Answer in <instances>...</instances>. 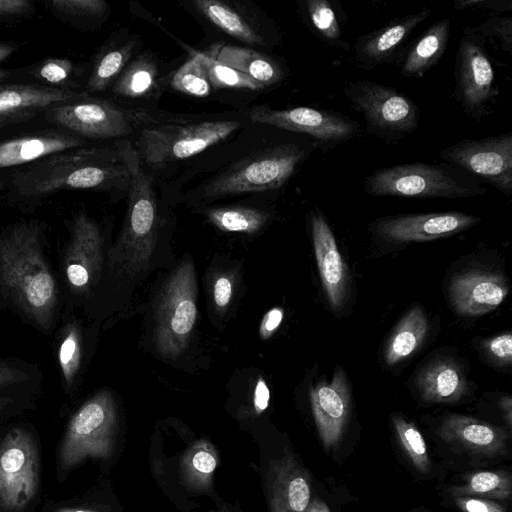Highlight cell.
Listing matches in <instances>:
<instances>
[{
    "instance_id": "cell-1",
    "label": "cell",
    "mask_w": 512,
    "mask_h": 512,
    "mask_svg": "<svg viewBox=\"0 0 512 512\" xmlns=\"http://www.w3.org/2000/svg\"><path fill=\"white\" fill-rule=\"evenodd\" d=\"M132 142L121 139L105 147L54 154L14 176L16 191L39 196L62 189L128 192L140 166Z\"/></svg>"
},
{
    "instance_id": "cell-2",
    "label": "cell",
    "mask_w": 512,
    "mask_h": 512,
    "mask_svg": "<svg viewBox=\"0 0 512 512\" xmlns=\"http://www.w3.org/2000/svg\"><path fill=\"white\" fill-rule=\"evenodd\" d=\"M0 285L22 313L50 331L58 307V287L42 250L39 228L14 226L0 239Z\"/></svg>"
},
{
    "instance_id": "cell-3",
    "label": "cell",
    "mask_w": 512,
    "mask_h": 512,
    "mask_svg": "<svg viewBox=\"0 0 512 512\" xmlns=\"http://www.w3.org/2000/svg\"><path fill=\"white\" fill-rule=\"evenodd\" d=\"M316 149L311 139L274 144L233 163L201 187L204 199L278 190Z\"/></svg>"
},
{
    "instance_id": "cell-4",
    "label": "cell",
    "mask_w": 512,
    "mask_h": 512,
    "mask_svg": "<svg viewBox=\"0 0 512 512\" xmlns=\"http://www.w3.org/2000/svg\"><path fill=\"white\" fill-rule=\"evenodd\" d=\"M118 432L117 407L112 394L101 390L69 418L56 451L59 483L89 459L106 461L113 455Z\"/></svg>"
},
{
    "instance_id": "cell-5",
    "label": "cell",
    "mask_w": 512,
    "mask_h": 512,
    "mask_svg": "<svg viewBox=\"0 0 512 512\" xmlns=\"http://www.w3.org/2000/svg\"><path fill=\"white\" fill-rule=\"evenodd\" d=\"M370 196L458 199L483 195L480 181L449 163H407L383 167L366 176Z\"/></svg>"
},
{
    "instance_id": "cell-6",
    "label": "cell",
    "mask_w": 512,
    "mask_h": 512,
    "mask_svg": "<svg viewBox=\"0 0 512 512\" xmlns=\"http://www.w3.org/2000/svg\"><path fill=\"white\" fill-rule=\"evenodd\" d=\"M42 449L32 427L0 430V512H36L42 503Z\"/></svg>"
},
{
    "instance_id": "cell-7",
    "label": "cell",
    "mask_w": 512,
    "mask_h": 512,
    "mask_svg": "<svg viewBox=\"0 0 512 512\" xmlns=\"http://www.w3.org/2000/svg\"><path fill=\"white\" fill-rule=\"evenodd\" d=\"M240 122L231 119L154 120L132 143L142 166L162 167L189 159L233 134Z\"/></svg>"
},
{
    "instance_id": "cell-8",
    "label": "cell",
    "mask_w": 512,
    "mask_h": 512,
    "mask_svg": "<svg viewBox=\"0 0 512 512\" xmlns=\"http://www.w3.org/2000/svg\"><path fill=\"white\" fill-rule=\"evenodd\" d=\"M121 234L109 252V267L129 277L149 265L158 236V202L153 179L140 164L128 192Z\"/></svg>"
},
{
    "instance_id": "cell-9",
    "label": "cell",
    "mask_w": 512,
    "mask_h": 512,
    "mask_svg": "<svg viewBox=\"0 0 512 512\" xmlns=\"http://www.w3.org/2000/svg\"><path fill=\"white\" fill-rule=\"evenodd\" d=\"M197 274L185 258L163 282L154 309V342L166 358H177L186 349L197 318Z\"/></svg>"
},
{
    "instance_id": "cell-10",
    "label": "cell",
    "mask_w": 512,
    "mask_h": 512,
    "mask_svg": "<svg viewBox=\"0 0 512 512\" xmlns=\"http://www.w3.org/2000/svg\"><path fill=\"white\" fill-rule=\"evenodd\" d=\"M344 94L350 107L363 116L369 135L393 143L419 127L418 105L393 87L365 79L347 81Z\"/></svg>"
},
{
    "instance_id": "cell-11",
    "label": "cell",
    "mask_w": 512,
    "mask_h": 512,
    "mask_svg": "<svg viewBox=\"0 0 512 512\" xmlns=\"http://www.w3.org/2000/svg\"><path fill=\"white\" fill-rule=\"evenodd\" d=\"M485 44L466 27L455 55L453 97L464 114L475 121L493 114L500 93Z\"/></svg>"
},
{
    "instance_id": "cell-12",
    "label": "cell",
    "mask_w": 512,
    "mask_h": 512,
    "mask_svg": "<svg viewBox=\"0 0 512 512\" xmlns=\"http://www.w3.org/2000/svg\"><path fill=\"white\" fill-rule=\"evenodd\" d=\"M52 119L76 134L94 139L124 138L137 134L155 119L140 107L125 108L114 102L82 97L52 109Z\"/></svg>"
},
{
    "instance_id": "cell-13",
    "label": "cell",
    "mask_w": 512,
    "mask_h": 512,
    "mask_svg": "<svg viewBox=\"0 0 512 512\" xmlns=\"http://www.w3.org/2000/svg\"><path fill=\"white\" fill-rule=\"evenodd\" d=\"M254 123L308 136L316 149L327 153L357 136L360 125L339 112L311 107L272 109L256 106L249 112Z\"/></svg>"
},
{
    "instance_id": "cell-14",
    "label": "cell",
    "mask_w": 512,
    "mask_h": 512,
    "mask_svg": "<svg viewBox=\"0 0 512 512\" xmlns=\"http://www.w3.org/2000/svg\"><path fill=\"white\" fill-rule=\"evenodd\" d=\"M439 156L480 178L506 196L512 193V132L482 139H464L440 151Z\"/></svg>"
},
{
    "instance_id": "cell-15",
    "label": "cell",
    "mask_w": 512,
    "mask_h": 512,
    "mask_svg": "<svg viewBox=\"0 0 512 512\" xmlns=\"http://www.w3.org/2000/svg\"><path fill=\"white\" fill-rule=\"evenodd\" d=\"M103 238L96 222L78 214L70 228L64 272L70 290L85 294L97 284L103 266Z\"/></svg>"
},
{
    "instance_id": "cell-16",
    "label": "cell",
    "mask_w": 512,
    "mask_h": 512,
    "mask_svg": "<svg viewBox=\"0 0 512 512\" xmlns=\"http://www.w3.org/2000/svg\"><path fill=\"white\" fill-rule=\"evenodd\" d=\"M481 222V218L461 212L398 214L373 223L374 232L395 243L426 241L450 236Z\"/></svg>"
},
{
    "instance_id": "cell-17",
    "label": "cell",
    "mask_w": 512,
    "mask_h": 512,
    "mask_svg": "<svg viewBox=\"0 0 512 512\" xmlns=\"http://www.w3.org/2000/svg\"><path fill=\"white\" fill-rule=\"evenodd\" d=\"M432 12L433 9L427 7L397 17L384 26L359 36L351 47L355 66L371 71L381 65L396 63L408 37Z\"/></svg>"
},
{
    "instance_id": "cell-18",
    "label": "cell",
    "mask_w": 512,
    "mask_h": 512,
    "mask_svg": "<svg viewBox=\"0 0 512 512\" xmlns=\"http://www.w3.org/2000/svg\"><path fill=\"white\" fill-rule=\"evenodd\" d=\"M315 424L324 448L334 449L340 442L351 407V397L345 373L335 371L330 382H319L310 391Z\"/></svg>"
},
{
    "instance_id": "cell-19",
    "label": "cell",
    "mask_w": 512,
    "mask_h": 512,
    "mask_svg": "<svg viewBox=\"0 0 512 512\" xmlns=\"http://www.w3.org/2000/svg\"><path fill=\"white\" fill-rule=\"evenodd\" d=\"M266 485L271 512H305L311 501L308 473L287 450L269 461Z\"/></svg>"
},
{
    "instance_id": "cell-20",
    "label": "cell",
    "mask_w": 512,
    "mask_h": 512,
    "mask_svg": "<svg viewBox=\"0 0 512 512\" xmlns=\"http://www.w3.org/2000/svg\"><path fill=\"white\" fill-rule=\"evenodd\" d=\"M437 434L446 443L471 454L496 457L507 453V432L473 417L450 414L443 419Z\"/></svg>"
},
{
    "instance_id": "cell-21",
    "label": "cell",
    "mask_w": 512,
    "mask_h": 512,
    "mask_svg": "<svg viewBox=\"0 0 512 512\" xmlns=\"http://www.w3.org/2000/svg\"><path fill=\"white\" fill-rule=\"evenodd\" d=\"M313 246L323 288L330 306L339 310L347 295V274L333 232L318 210L310 217Z\"/></svg>"
},
{
    "instance_id": "cell-22",
    "label": "cell",
    "mask_w": 512,
    "mask_h": 512,
    "mask_svg": "<svg viewBox=\"0 0 512 512\" xmlns=\"http://www.w3.org/2000/svg\"><path fill=\"white\" fill-rule=\"evenodd\" d=\"M508 293L505 278L488 272H468L454 278L450 298L464 316H480L498 307Z\"/></svg>"
},
{
    "instance_id": "cell-23",
    "label": "cell",
    "mask_w": 512,
    "mask_h": 512,
    "mask_svg": "<svg viewBox=\"0 0 512 512\" xmlns=\"http://www.w3.org/2000/svg\"><path fill=\"white\" fill-rule=\"evenodd\" d=\"M78 95L69 90L39 85L0 88V124L25 120L54 105L70 102Z\"/></svg>"
},
{
    "instance_id": "cell-24",
    "label": "cell",
    "mask_w": 512,
    "mask_h": 512,
    "mask_svg": "<svg viewBox=\"0 0 512 512\" xmlns=\"http://www.w3.org/2000/svg\"><path fill=\"white\" fill-rule=\"evenodd\" d=\"M85 144L82 138L63 133H41L0 143V168L45 158Z\"/></svg>"
},
{
    "instance_id": "cell-25",
    "label": "cell",
    "mask_w": 512,
    "mask_h": 512,
    "mask_svg": "<svg viewBox=\"0 0 512 512\" xmlns=\"http://www.w3.org/2000/svg\"><path fill=\"white\" fill-rule=\"evenodd\" d=\"M450 19L442 18L429 26L399 59L405 77H422L443 57L450 37Z\"/></svg>"
},
{
    "instance_id": "cell-26",
    "label": "cell",
    "mask_w": 512,
    "mask_h": 512,
    "mask_svg": "<svg viewBox=\"0 0 512 512\" xmlns=\"http://www.w3.org/2000/svg\"><path fill=\"white\" fill-rule=\"evenodd\" d=\"M209 52L217 61L246 74L265 88L280 83L287 76L283 63L252 48L217 45Z\"/></svg>"
},
{
    "instance_id": "cell-27",
    "label": "cell",
    "mask_w": 512,
    "mask_h": 512,
    "mask_svg": "<svg viewBox=\"0 0 512 512\" xmlns=\"http://www.w3.org/2000/svg\"><path fill=\"white\" fill-rule=\"evenodd\" d=\"M417 387L425 402L452 403L466 393L467 381L456 363L438 360L421 370Z\"/></svg>"
},
{
    "instance_id": "cell-28",
    "label": "cell",
    "mask_w": 512,
    "mask_h": 512,
    "mask_svg": "<svg viewBox=\"0 0 512 512\" xmlns=\"http://www.w3.org/2000/svg\"><path fill=\"white\" fill-rule=\"evenodd\" d=\"M159 68L149 52L133 57L111 86L115 95L129 100L155 96L160 88Z\"/></svg>"
},
{
    "instance_id": "cell-29",
    "label": "cell",
    "mask_w": 512,
    "mask_h": 512,
    "mask_svg": "<svg viewBox=\"0 0 512 512\" xmlns=\"http://www.w3.org/2000/svg\"><path fill=\"white\" fill-rule=\"evenodd\" d=\"M193 4L197 11L226 34L250 45L265 44L266 40L258 26L240 9L219 0H196Z\"/></svg>"
},
{
    "instance_id": "cell-30",
    "label": "cell",
    "mask_w": 512,
    "mask_h": 512,
    "mask_svg": "<svg viewBox=\"0 0 512 512\" xmlns=\"http://www.w3.org/2000/svg\"><path fill=\"white\" fill-rule=\"evenodd\" d=\"M338 2L331 0H305L302 3V15L311 32L325 45L344 51L351 46L344 38L342 23L344 12Z\"/></svg>"
},
{
    "instance_id": "cell-31",
    "label": "cell",
    "mask_w": 512,
    "mask_h": 512,
    "mask_svg": "<svg viewBox=\"0 0 512 512\" xmlns=\"http://www.w3.org/2000/svg\"><path fill=\"white\" fill-rule=\"evenodd\" d=\"M427 331V316L422 307L415 306L392 332L384 354L386 364L394 365L410 357L424 341Z\"/></svg>"
},
{
    "instance_id": "cell-32",
    "label": "cell",
    "mask_w": 512,
    "mask_h": 512,
    "mask_svg": "<svg viewBox=\"0 0 512 512\" xmlns=\"http://www.w3.org/2000/svg\"><path fill=\"white\" fill-rule=\"evenodd\" d=\"M137 40L129 38L106 48L96 59L87 88L90 92H100L111 87L123 69L133 58Z\"/></svg>"
},
{
    "instance_id": "cell-33",
    "label": "cell",
    "mask_w": 512,
    "mask_h": 512,
    "mask_svg": "<svg viewBox=\"0 0 512 512\" xmlns=\"http://www.w3.org/2000/svg\"><path fill=\"white\" fill-rule=\"evenodd\" d=\"M217 464L218 455L215 448L207 441L195 442L181 460L183 481L193 490L204 491L211 485Z\"/></svg>"
},
{
    "instance_id": "cell-34",
    "label": "cell",
    "mask_w": 512,
    "mask_h": 512,
    "mask_svg": "<svg viewBox=\"0 0 512 512\" xmlns=\"http://www.w3.org/2000/svg\"><path fill=\"white\" fill-rule=\"evenodd\" d=\"M207 219L219 230L252 234L268 222L266 211L246 206H221L205 210Z\"/></svg>"
},
{
    "instance_id": "cell-35",
    "label": "cell",
    "mask_w": 512,
    "mask_h": 512,
    "mask_svg": "<svg viewBox=\"0 0 512 512\" xmlns=\"http://www.w3.org/2000/svg\"><path fill=\"white\" fill-rule=\"evenodd\" d=\"M449 491L453 497L505 500L511 496L512 478L507 471H478L469 474L464 485L451 487Z\"/></svg>"
},
{
    "instance_id": "cell-36",
    "label": "cell",
    "mask_w": 512,
    "mask_h": 512,
    "mask_svg": "<svg viewBox=\"0 0 512 512\" xmlns=\"http://www.w3.org/2000/svg\"><path fill=\"white\" fill-rule=\"evenodd\" d=\"M82 360V334L77 323L63 326L57 348V362L66 390H70L79 373Z\"/></svg>"
},
{
    "instance_id": "cell-37",
    "label": "cell",
    "mask_w": 512,
    "mask_h": 512,
    "mask_svg": "<svg viewBox=\"0 0 512 512\" xmlns=\"http://www.w3.org/2000/svg\"><path fill=\"white\" fill-rule=\"evenodd\" d=\"M212 88L257 91L265 88L246 74L217 61L209 52H198Z\"/></svg>"
},
{
    "instance_id": "cell-38",
    "label": "cell",
    "mask_w": 512,
    "mask_h": 512,
    "mask_svg": "<svg viewBox=\"0 0 512 512\" xmlns=\"http://www.w3.org/2000/svg\"><path fill=\"white\" fill-rule=\"evenodd\" d=\"M171 86L176 91L192 97L205 98L211 94L213 88L198 52H193L173 74Z\"/></svg>"
},
{
    "instance_id": "cell-39",
    "label": "cell",
    "mask_w": 512,
    "mask_h": 512,
    "mask_svg": "<svg viewBox=\"0 0 512 512\" xmlns=\"http://www.w3.org/2000/svg\"><path fill=\"white\" fill-rule=\"evenodd\" d=\"M393 425L398 440L414 467L427 473L431 462L425 440L418 428L400 416H393Z\"/></svg>"
},
{
    "instance_id": "cell-40",
    "label": "cell",
    "mask_w": 512,
    "mask_h": 512,
    "mask_svg": "<svg viewBox=\"0 0 512 512\" xmlns=\"http://www.w3.org/2000/svg\"><path fill=\"white\" fill-rule=\"evenodd\" d=\"M474 34L483 38L485 41L492 39L498 42L499 47L507 52L512 53V16H502L495 14L485 21L475 25L467 26Z\"/></svg>"
},
{
    "instance_id": "cell-41",
    "label": "cell",
    "mask_w": 512,
    "mask_h": 512,
    "mask_svg": "<svg viewBox=\"0 0 512 512\" xmlns=\"http://www.w3.org/2000/svg\"><path fill=\"white\" fill-rule=\"evenodd\" d=\"M39 512H108L96 506L87 495L64 498H45Z\"/></svg>"
},
{
    "instance_id": "cell-42",
    "label": "cell",
    "mask_w": 512,
    "mask_h": 512,
    "mask_svg": "<svg viewBox=\"0 0 512 512\" xmlns=\"http://www.w3.org/2000/svg\"><path fill=\"white\" fill-rule=\"evenodd\" d=\"M51 5L57 12L72 16L100 17L108 10L102 0H53Z\"/></svg>"
},
{
    "instance_id": "cell-43",
    "label": "cell",
    "mask_w": 512,
    "mask_h": 512,
    "mask_svg": "<svg viewBox=\"0 0 512 512\" xmlns=\"http://www.w3.org/2000/svg\"><path fill=\"white\" fill-rule=\"evenodd\" d=\"M73 63L67 59L49 58L36 70L35 75L51 84H61L68 79Z\"/></svg>"
},
{
    "instance_id": "cell-44",
    "label": "cell",
    "mask_w": 512,
    "mask_h": 512,
    "mask_svg": "<svg viewBox=\"0 0 512 512\" xmlns=\"http://www.w3.org/2000/svg\"><path fill=\"white\" fill-rule=\"evenodd\" d=\"M453 498L455 505L462 512H507L505 507L489 499L468 496Z\"/></svg>"
},
{
    "instance_id": "cell-45",
    "label": "cell",
    "mask_w": 512,
    "mask_h": 512,
    "mask_svg": "<svg viewBox=\"0 0 512 512\" xmlns=\"http://www.w3.org/2000/svg\"><path fill=\"white\" fill-rule=\"evenodd\" d=\"M488 353L498 362L510 364L512 359V335L496 336L485 343Z\"/></svg>"
},
{
    "instance_id": "cell-46",
    "label": "cell",
    "mask_w": 512,
    "mask_h": 512,
    "mask_svg": "<svg viewBox=\"0 0 512 512\" xmlns=\"http://www.w3.org/2000/svg\"><path fill=\"white\" fill-rule=\"evenodd\" d=\"M453 7L457 11L481 8L501 14L512 10V2L511 0H455Z\"/></svg>"
},
{
    "instance_id": "cell-47",
    "label": "cell",
    "mask_w": 512,
    "mask_h": 512,
    "mask_svg": "<svg viewBox=\"0 0 512 512\" xmlns=\"http://www.w3.org/2000/svg\"><path fill=\"white\" fill-rule=\"evenodd\" d=\"M232 282L226 276H220L216 279L213 287V299L216 307L225 309L232 297Z\"/></svg>"
},
{
    "instance_id": "cell-48",
    "label": "cell",
    "mask_w": 512,
    "mask_h": 512,
    "mask_svg": "<svg viewBox=\"0 0 512 512\" xmlns=\"http://www.w3.org/2000/svg\"><path fill=\"white\" fill-rule=\"evenodd\" d=\"M25 378L26 375L23 371L7 363L0 362V389L12 386L23 381Z\"/></svg>"
},
{
    "instance_id": "cell-49",
    "label": "cell",
    "mask_w": 512,
    "mask_h": 512,
    "mask_svg": "<svg viewBox=\"0 0 512 512\" xmlns=\"http://www.w3.org/2000/svg\"><path fill=\"white\" fill-rule=\"evenodd\" d=\"M283 319V310L281 308L271 309L264 317L260 334L263 338H268L280 325Z\"/></svg>"
},
{
    "instance_id": "cell-50",
    "label": "cell",
    "mask_w": 512,
    "mask_h": 512,
    "mask_svg": "<svg viewBox=\"0 0 512 512\" xmlns=\"http://www.w3.org/2000/svg\"><path fill=\"white\" fill-rule=\"evenodd\" d=\"M269 395V389L263 378L260 377L255 386L253 399L254 408L257 413H261L267 408L270 397Z\"/></svg>"
},
{
    "instance_id": "cell-51",
    "label": "cell",
    "mask_w": 512,
    "mask_h": 512,
    "mask_svg": "<svg viewBox=\"0 0 512 512\" xmlns=\"http://www.w3.org/2000/svg\"><path fill=\"white\" fill-rule=\"evenodd\" d=\"M27 0H0V15H14L24 13L31 8Z\"/></svg>"
},
{
    "instance_id": "cell-52",
    "label": "cell",
    "mask_w": 512,
    "mask_h": 512,
    "mask_svg": "<svg viewBox=\"0 0 512 512\" xmlns=\"http://www.w3.org/2000/svg\"><path fill=\"white\" fill-rule=\"evenodd\" d=\"M19 408L15 399L0 395V422Z\"/></svg>"
},
{
    "instance_id": "cell-53",
    "label": "cell",
    "mask_w": 512,
    "mask_h": 512,
    "mask_svg": "<svg viewBox=\"0 0 512 512\" xmlns=\"http://www.w3.org/2000/svg\"><path fill=\"white\" fill-rule=\"evenodd\" d=\"M500 408L509 426L512 423V401L509 396L502 397L500 400Z\"/></svg>"
},
{
    "instance_id": "cell-54",
    "label": "cell",
    "mask_w": 512,
    "mask_h": 512,
    "mask_svg": "<svg viewBox=\"0 0 512 512\" xmlns=\"http://www.w3.org/2000/svg\"><path fill=\"white\" fill-rule=\"evenodd\" d=\"M305 512H331L329 507L320 499L310 501Z\"/></svg>"
},
{
    "instance_id": "cell-55",
    "label": "cell",
    "mask_w": 512,
    "mask_h": 512,
    "mask_svg": "<svg viewBox=\"0 0 512 512\" xmlns=\"http://www.w3.org/2000/svg\"><path fill=\"white\" fill-rule=\"evenodd\" d=\"M17 49L15 44L12 43H0V62L6 59L10 54Z\"/></svg>"
},
{
    "instance_id": "cell-56",
    "label": "cell",
    "mask_w": 512,
    "mask_h": 512,
    "mask_svg": "<svg viewBox=\"0 0 512 512\" xmlns=\"http://www.w3.org/2000/svg\"><path fill=\"white\" fill-rule=\"evenodd\" d=\"M10 75L9 71L0 69V82Z\"/></svg>"
}]
</instances>
